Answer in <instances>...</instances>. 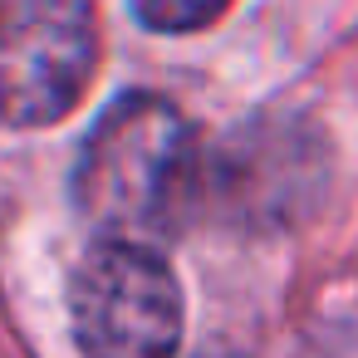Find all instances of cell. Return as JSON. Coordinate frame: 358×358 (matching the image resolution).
Returning <instances> with one entry per match:
<instances>
[{"label": "cell", "instance_id": "1", "mask_svg": "<svg viewBox=\"0 0 358 358\" xmlns=\"http://www.w3.org/2000/svg\"><path fill=\"white\" fill-rule=\"evenodd\" d=\"M74 196L103 241H167L206 196L196 128L162 94H123L84 138Z\"/></svg>", "mask_w": 358, "mask_h": 358}, {"label": "cell", "instance_id": "2", "mask_svg": "<svg viewBox=\"0 0 358 358\" xmlns=\"http://www.w3.org/2000/svg\"><path fill=\"white\" fill-rule=\"evenodd\" d=\"M69 319L84 358H172L187 309L157 245L94 241L69 280Z\"/></svg>", "mask_w": 358, "mask_h": 358}, {"label": "cell", "instance_id": "3", "mask_svg": "<svg viewBox=\"0 0 358 358\" xmlns=\"http://www.w3.org/2000/svg\"><path fill=\"white\" fill-rule=\"evenodd\" d=\"M94 0H0V123L50 128L94 84Z\"/></svg>", "mask_w": 358, "mask_h": 358}, {"label": "cell", "instance_id": "4", "mask_svg": "<svg viewBox=\"0 0 358 358\" xmlns=\"http://www.w3.org/2000/svg\"><path fill=\"white\" fill-rule=\"evenodd\" d=\"M319 143L299 133V123H255L241 128L216 167L206 162V192L241 216V221H285L304 196L319 187Z\"/></svg>", "mask_w": 358, "mask_h": 358}, {"label": "cell", "instance_id": "5", "mask_svg": "<svg viewBox=\"0 0 358 358\" xmlns=\"http://www.w3.org/2000/svg\"><path fill=\"white\" fill-rule=\"evenodd\" d=\"M236 0H133V15L152 35H196L216 25Z\"/></svg>", "mask_w": 358, "mask_h": 358}]
</instances>
